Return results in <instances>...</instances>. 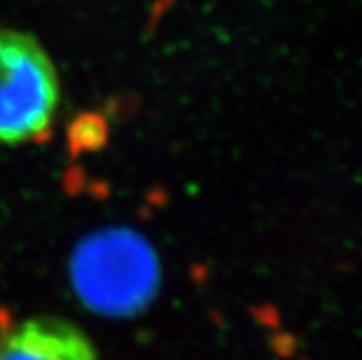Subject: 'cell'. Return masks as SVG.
Listing matches in <instances>:
<instances>
[{
	"label": "cell",
	"instance_id": "obj_2",
	"mask_svg": "<svg viewBox=\"0 0 362 360\" xmlns=\"http://www.w3.org/2000/svg\"><path fill=\"white\" fill-rule=\"evenodd\" d=\"M59 76L32 33L0 30V146L41 141L59 109Z\"/></svg>",
	"mask_w": 362,
	"mask_h": 360
},
{
	"label": "cell",
	"instance_id": "obj_3",
	"mask_svg": "<svg viewBox=\"0 0 362 360\" xmlns=\"http://www.w3.org/2000/svg\"><path fill=\"white\" fill-rule=\"evenodd\" d=\"M0 360H98L90 338L57 316L0 325Z\"/></svg>",
	"mask_w": 362,
	"mask_h": 360
},
{
	"label": "cell",
	"instance_id": "obj_1",
	"mask_svg": "<svg viewBox=\"0 0 362 360\" xmlns=\"http://www.w3.org/2000/svg\"><path fill=\"white\" fill-rule=\"evenodd\" d=\"M70 276L83 306L109 318L140 315L160 287L158 257L129 230H105L79 243Z\"/></svg>",
	"mask_w": 362,
	"mask_h": 360
}]
</instances>
